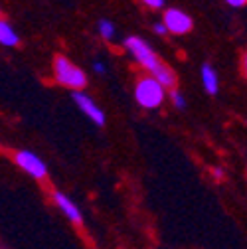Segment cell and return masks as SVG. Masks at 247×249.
I'll list each match as a JSON object with an SVG mask.
<instances>
[{"label": "cell", "instance_id": "cell-14", "mask_svg": "<svg viewBox=\"0 0 247 249\" xmlns=\"http://www.w3.org/2000/svg\"><path fill=\"white\" fill-rule=\"evenodd\" d=\"M226 2H228L229 6H233V8H241V6H245L247 0H226Z\"/></svg>", "mask_w": 247, "mask_h": 249}, {"label": "cell", "instance_id": "cell-11", "mask_svg": "<svg viewBox=\"0 0 247 249\" xmlns=\"http://www.w3.org/2000/svg\"><path fill=\"white\" fill-rule=\"evenodd\" d=\"M168 97H170V101L174 103V107H176V109H180V111H182V109H186V99H184V95H182L180 91L172 89Z\"/></svg>", "mask_w": 247, "mask_h": 249}, {"label": "cell", "instance_id": "cell-1", "mask_svg": "<svg viewBox=\"0 0 247 249\" xmlns=\"http://www.w3.org/2000/svg\"><path fill=\"white\" fill-rule=\"evenodd\" d=\"M125 48L144 70L150 71V77L157 79L164 89L176 85L174 71L157 57V53H154V50L148 46V42H144L139 36H129V38H125Z\"/></svg>", "mask_w": 247, "mask_h": 249}, {"label": "cell", "instance_id": "cell-7", "mask_svg": "<svg viewBox=\"0 0 247 249\" xmlns=\"http://www.w3.org/2000/svg\"><path fill=\"white\" fill-rule=\"evenodd\" d=\"M53 204L59 208V212L64 213L68 220L71 222V224H75V226H81V222H83V215H81V210H79V206L70 198V196H66L64 192H53Z\"/></svg>", "mask_w": 247, "mask_h": 249}, {"label": "cell", "instance_id": "cell-13", "mask_svg": "<svg viewBox=\"0 0 247 249\" xmlns=\"http://www.w3.org/2000/svg\"><path fill=\"white\" fill-rule=\"evenodd\" d=\"M212 174H213V178H215V180H222V178H224V168L215 166V168H212Z\"/></svg>", "mask_w": 247, "mask_h": 249}, {"label": "cell", "instance_id": "cell-8", "mask_svg": "<svg viewBox=\"0 0 247 249\" xmlns=\"http://www.w3.org/2000/svg\"><path fill=\"white\" fill-rule=\"evenodd\" d=\"M202 83H204L206 93H210V95H215V93H218V89H220L218 73H215V70H213L210 64H204V66H202Z\"/></svg>", "mask_w": 247, "mask_h": 249}, {"label": "cell", "instance_id": "cell-15", "mask_svg": "<svg viewBox=\"0 0 247 249\" xmlns=\"http://www.w3.org/2000/svg\"><path fill=\"white\" fill-rule=\"evenodd\" d=\"M154 32H157V34H160V36L168 34V32H166V28H164V24H162V22H159V24H154Z\"/></svg>", "mask_w": 247, "mask_h": 249}, {"label": "cell", "instance_id": "cell-6", "mask_svg": "<svg viewBox=\"0 0 247 249\" xmlns=\"http://www.w3.org/2000/svg\"><path fill=\"white\" fill-rule=\"evenodd\" d=\"M73 101L91 121L97 124V127H103V124H105V113L101 111V107L93 99H91L89 95H85V93H81V91H73Z\"/></svg>", "mask_w": 247, "mask_h": 249}, {"label": "cell", "instance_id": "cell-3", "mask_svg": "<svg viewBox=\"0 0 247 249\" xmlns=\"http://www.w3.org/2000/svg\"><path fill=\"white\" fill-rule=\"evenodd\" d=\"M166 97V89L154 79V77H142L137 81L135 87V99L144 109H157L162 105Z\"/></svg>", "mask_w": 247, "mask_h": 249}, {"label": "cell", "instance_id": "cell-9", "mask_svg": "<svg viewBox=\"0 0 247 249\" xmlns=\"http://www.w3.org/2000/svg\"><path fill=\"white\" fill-rule=\"evenodd\" d=\"M18 42H20V38L16 34V30L8 22L0 20V44L12 48V46H18Z\"/></svg>", "mask_w": 247, "mask_h": 249}, {"label": "cell", "instance_id": "cell-5", "mask_svg": "<svg viewBox=\"0 0 247 249\" xmlns=\"http://www.w3.org/2000/svg\"><path fill=\"white\" fill-rule=\"evenodd\" d=\"M162 24L166 28V32H172V34H178V36L188 34L192 30V26H194L192 18L186 12L178 10V8H168L164 12V22Z\"/></svg>", "mask_w": 247, "mask_h": 249}, {"label": "cell", "instance_id": "cell-16", "mask_svg": "<svg viewBox=\"0 0 247 249\" xmlns=\"http://www.w3.org/2000/svg\"><path fill=\"white\" fill-rule=\"evenodd\" d=\"M93 70H95L97 73H105V66L101 64V61H95V64H93Z\"/></svg>", "mask_w": 247, "mask_h": 249}, {"label": "cell", "instance_id": "cell-4", "mask_svg": "<svg viewBox=\"0 0 247 249\" xmlns=\"http://www.w3.org/2000/svg\"><path fill=\"white\" fill-rule=\"evenodd\" d=\"M14 162L26 174H30L32 178H36V180H46L48 178V166H46V162L38 157V154H34V152H30V150H18L14 154Z\"/></svg>", "mask_w": 247, "mask_h": 249}, {"label": "cell", "instance_id": "cell-2", "mask_svg": "<svg viewBox=\"0 0 247 249\" xmlns=\"http://www.w3.org/2000/svg\"><path fill=\"white\" fill-rule=\"evenodd\" d=\"M53 73L57 83L64 87H70L73 91H81L87 85V75L83 70H79L73 61H70L66 55H57L53 59Z\"/></svg>", "mask_w": 247, "mask_h": 249}, {"label": "cell", "instance_id": "cell-10", "mask_svg": "<svg viewBox=\"0 0 247 249\" xmlns=\"http://www.w3.org/2000/svg\"><path fill=\"white\" fill-rule=\"evenodd\" d=\"M97 28H99L101 38H105V40H113V38H115V26H113V22H109V20H99Z\"/></svg>", "mask_w": 247, "mask_h": 249}, {"label": "cell", "instance_id": "cell-12", "mask_svg": "<svg viewBox=\"0 0 247 249\" xmlns=\"http://www.w3.org/2000/svg\"><path fill=\"white\" fill-rule=\"evenodd\" d=\"M142 4H146L152 10H159V8L164 6V0H142Z\"/></svg>", "mask_w": 247, "mask_h": 249}]
</instances>
